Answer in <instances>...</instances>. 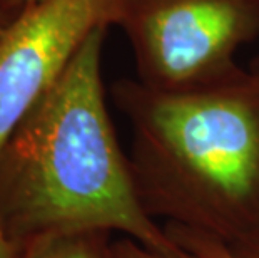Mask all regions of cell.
Instances as JSON below:
<instances>
[{
    "instance_id": "30bf717a",
    "label": "cell",
    "mask_w": 259,
    "mask_h": 258,
    "mask_svg": "<svg viewBox=\"0 0 259 258\" xmlns=\"http://www.w3.org/2000/svg\"><path fill=\"white\" fill-rule=\"evenodd\" d=\"M37 2H40V0H24L25 7H27V5H34V4H37Z\"/></svg>"
},
{
    "instance_id": "52a82bcc",
    "label": "cell",
    "mask_w": 259,
    "mask_h": 258,
    "mask_svg": "<svg viewBox=\"0 0 259 258\" xmlns=\"http://www.w3.org/2000/svg\"><path fill=\"white\" fill-rule=\"evenodd\" d=\"M106 258H194L192 255L186 253H166V251L154 250L151 246L142 245L141 241L134 238L124 237L114 243H107Z\"/></svg>"
},
{
    "instance_id": "7c38bea8",
    "label": "cell",
    "mask_w": 259,
    "mask_h": 258,
    "mask_svg": "<svg viewBox=\"0 0 259 258\" xmlns=\"http://www.w3.org/2000/svg\"><path fill=\"white\" fill-rule=\"evenodd\" d=\"M2 30H4V29H0V32H2Z\"/></svg>"
},
{
    "instance_id": "3957f363",
    "label": "cell",
    "mask_w": 259,
    "mask_h": 258,
    "mask_svg": "<svg viewBox=\"0 0 259 258\" xmlns=\"http://www.w3.org/2000/svg\"><path fill=\"white\" fill-rule=\"evenodd\" d=\"M137 81L183 91L241 65L236 54L259 35V0H119Z\"/></svg>"
},
{
    "instance_id": "5b68a950",
    "label": "cell",
    "mask_w": 259,
    "mask_h": 258,
    "mask_svg": "<svg viewBox=\"0 0 259 258\" xmlns=\"http://www.w3.org/2000/svg\"><path fill=\"white\" fill-rule=\"evenodd\" d=\"M109 233H77L30 241L19 258H106Z\"/></svg>"
},
{
    "instance_id": "8fae6325",
    "label": "cell",
    "mask_w": 259,
    "mask_h": 258,
    "mask_svg": "<svg viewBox=\"0 0 259 258\" xmlns=\"http://www.w3.org/2000/svg\"><path fill=\"white\" fill-rule=\"evenodd\" d=\"M252 70H256V72L259 74V59L256 60V64H254V67H252Z\"/></svg>"
},
{
    "instance_id": "277c9868",
    "label": "cell",
    "mask_w": 259,
    "mask_h": 258,
    "mask_svg": "<svg viewBox=\"0 0 259 258\" xmlns=\"http://www.w3.org/2000/svg\"><path fill=\"white\" fill-rule=\"evenodd\" d=\"M119 0H40L0 32V151L94 30L117 25Z\"/></svg>"
},
{
    "instance_id": "8992f818",
    "label": "cell",
    "mask_w": 259,
    "mask_h": 258,
    "mask_svg": "<svg viewBox=\"0 0 259 258\" xmlns=\"http://www.w3.org/2000/svg\"><path fill=\"white\" fill-rule=\"evenodd\" d=\"M164 228L181 248L194 258H229L223 250V246L211 237H206V235L197 232H191V230L169 227V225H166Z\"/></svg>"
},
{
    "instance_id": "ba28073f",
    "label": "cell",
    "mask_w": 259,
    "mask_h": 258,
    "mask_svg": "<svg viewBox=\"0 0 259 258\" xmlns=\"http://www.w3.org/2000/svg\"><path fill=\"white\" fill-rule=\"evenodd\" d=\"M218 243L223 246L229 258H259V232L233 243H221V241Z\"/></svg>"
},
{
    "instance_id": "9c48e42d",
    "label": "cell",
    "mask_w": 259,
    "mask_h": 258,
    "mask_svg": "<svg viewBox=\"0 0 259 258\" xmlns=\"http://www.w3.org/2000/svg\"><path fill=\"white\" fill-rule=\"evenodd\" d=\"M20 248L7 237L4 228L0 227V258H19Z\"/></svg>"
},
{
    "instance_id": "7a4b0ae2",
    "label": "cell",
    "mask_w": 259,
    "mask_h": 258,
    "mask_svg": "<svg viewBox=\"0 0 259 258\" xmlns=\"http://www.w3.org/2000/svg\"><path fill=\"white\" fill-rule=\"evenodd\" d=\"M114 99L131 126V173L149 216L221 243L259 232L256 70L183 91L124 79Z\"/></svg>"
},
{
    "instance_id": "6da1fadb",
    "label": "cell",
    "mask_w": 259,
    "mask_h": 258,
    "mask_svg": "<svg viewBox=\"0 0 259 258\" xmlns=\"http://www.w3.org/2000/svg\"><path fill=\"white\" fill-rule=\"evenodd\" d=\"M94 30L0 151V227L30 241L120 232L166 253H186L136 193L106 106L102 44Z\"/></svg>"
}]
</instances>
